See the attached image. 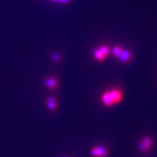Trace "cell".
<instances>
[{
  "mask_svg": "<svg viewBox=\"0 0 157 157\" xmlns=\"http://www.w3.org/2000/svg\"><path fill=\"white\" fill-rule=\"evenodd\" d=\"M152 146V140L148 137H145L142 139L140 145V149L143 153H146L150 150Z\"/></svg>",
  "mask_w": 157,
  "mask_h": 157,
  "instance_id": "obj_1",
  "label": "cell"
},
{
  "mask_svg": "<svg viewBox=\"0 0 157 157\" xmlns=\"http://www.w3.org/2000/svg\"><path fill=\"white\" fill-rule=\"evenodd\" d=\"M91 154L95 157H106L108 154V151L103 146L95 147L92 149Z\"/></svg>",
  "mask_w": 157,
  "mask_h": 157,
  "instance_id": "obj_2",
  "label": "cell"
},
{
  "mask_svg": "<svg viewBox=\"0 0 157 157\" xmlns=\"http://www.w3.org/2000/svg\"><path fill=\"white\" fill-rule=\"evenodd\" d=\"M109 93L111 95V98H112L113 103H117L121 101V98H122V95H121V91H119V90L114 89L110 90Z\"/></svg>",
  "mask_w": 157,
  "mask_h": 157,
  "instance_id": "obj_3",
  "label": "cell"
},
{
  "mask_svg": "<svg viewBox=\"0 0 157 157\" xmlns=\"http://www.w3.org/2000/svg\"><path fill=\"white\" fill-rule=\"evenodd\" d=\"M102 101H103L104 105L108 107L111 106V105L114 104L113 102L112 98L111 97V95H110L109 91L106 92V93H105L102 95Z\"/></svg>",
  "mask_w": 157,
  "mask_h": 157,
  "instance_id": "obj_4",
  "label": "cell"
},
{
  "mask_svg": "<svg viewBox=\"0 0 157 157\" xmlns=\"http://www.w3.org/2000/svg\"><path fill=\"white\" fill-rule=\"evenodd\" d=\"M45 85L50 90H55L58 86V81L55 78H48L45 80Z\"/></svg>",
  "mask_w": 157,
  "mask_h": 157,
  "instance_id": "obj_5",
  "label": "cell"
},
{
  "mask_svg": "<svg viewBox=\"0 0 157 157\" xmlns=\"http://www.w3.org/2000/svg\"><path fill=\"white\" fill-rule=\"evenodd\" d=\"M119 60L123 63H127L131 59V52L129 50H124L119 57Z\"/></svg>",
  "mask_w": 157,
  "mask_h": 157,
  "instance_id": "obj_6",
  "label": "cell"
},
{
  "mask_svg": "<svg viewBox=\"0 0 157 157\" xmlns=\"http://www.w3.org/2000/svg\"><path fill=\"white\" fill-rule=\"evenodd\" d=\"M47 103H48V108L50 110H55L57 107V103L56 101H55L54 98H48V100H47Z\"/></svg>",
  "mask_w": 157,
  "mask_h": 157,
  "instance_id": "obj_7",
  "label": "cell"
},
{
  "mask_svg": "<svg viewBox=\"0 0 157 157\" xmlns=\"http://www.w3.org/2000/svg\"><path fill=\"white\" fill-rule=\"evenodd\" d=\"M94 56H95V58L97 59L98 60H99V61H103V60H105V58H106V57L103 56V53L101 52V50H99V48L94 51Z\"/></svg>",
  "mask_w": 157,
  "mask_h": 157,
  "instance_id": "obj_8",
  "label": "cell"
},
{
  "mask_svg": "<svg viewBox=\"0 0 157 157\" xmlns=\"http://www.w3.org/2000/svg\"><path fill=\"white\" fill-rule=\"evenodd\" d=\"M123 48L120 46H115L114 48L112 49L111 50V52H112L113 56L116 57V58H119V56H120L121 52H122Z\"/></svg>",
  "mask_w": 157,
  "mask_h": 157,
  "instance_id": "obj_9",
  "label": "cell"
},
{
  "mask_svg": "<svg viewBox=\"0 0 157 157\" xmlns=\"http://www.w3.org/2000/svg\"><path fill=\"white\" fill-rule=\"evenodd\" d=\"M99 50H101V52L103 53V56L105 57L109 56L110 52H111V49H110L108 46H106V45H103V46H101V48H99Z\"/></svg>",
  "mask_w": 157,
  "mask_h": 157,
  "instance_id": "obj_10",
  "label": "cell"
},
{
  "mask_svg": "<svg viewBox=\"0 0 157 157\" xmlns=\"http://www.w3.org/2000/svg\"><path fill=\"white\" fill-rule=\"evenodd\" d=\"M59 58H60V57H59L58 55H53V56H52V59H53L54 60H56V61H58L59 60Z\"/></svg>",
  "mask_w": 157,
  "mask_h": 157,
  "instance_id": "obj_11",
  "label": "cell"
},
{
  "mask_svg": "<svg viewBox=\"0 0 157 157\" xmlns=\"http://www.w3.org/2000/svg\"><path fill=\"white\" fill-rule=\"evenodd\" d=\"M58 1L60 2H62V3H67L70 1V0H58Z\"/></svg>",
  "mask_w": 157,
  "mask_h": 157,
  "instance_id": "obj_12",
  "label": "cell"
},
{
  "mask_svg": "<svg viewBox=\"0 0 157 157\" xmlns=\"http://www.w3.org/2000/svg\"><path fill=\"white\" fill-rule=\"evenodd\" d=\"M52 1H58V0H52Z\"/></svg>",
  "mask_w": 157,
  "mask_h": 157,
  "instance_id": "obj_13",
  "label": "cell"
},
{
  "mask_svg": "<svg viewBox=\"0 0 157 157\" xmlns=\"http://www.w3.org/2000/svg\"><path fill=\"white\" fill-rule=\"evenodd\" d=\"M63 157H67V156H63Z\"/></svg>",
  "mask_w": 157,
  "mask_h": 157,
  "instance_id": "obj_14",
  "label": "cell"
}]
</instances>
